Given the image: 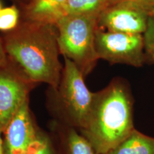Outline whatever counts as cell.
<instances>
[{
	"label": "cell",
	"instance_id": "30bf717a",
	"mask_svg": "<svg viewBox=\"0 0 154 154\" xmlns=\"http://www.w3.org/2000/svg\"><path fill=\"white\" fill-rule=\"evenodd\" d=\"M104 154H154V137L135 128L124 140Z\"/></svg>",
	"mask_w": 154,
	"mask_h": 154
},
{
	"label": "cell",
	"instance_id": "5b68a950",
	"mask_svg": "<svg viewBox=\"0 0 154 154\" xmlns=\"http://www.w3.org/2000/svg\"><path fill=\"white\" fill-rule=\"evenodd\" d=\"M95 49L99 59L107 61L111 64L140 67L146 60L143 34L109 32L97 28Z\"/></svg>",
	"mask_w": 154,
	"mask_h": 154
},
{
	"label": "cell",
	"instance_id": "9c48e42d",
	"mask_svg": "<svg viewBox=\"0 0 154 154\" xmlns=\"http://www.w3.org/2000/svg\"><path fill=\"white\" fill-rule=\"evenodd\" d=\"M51 126L57 134L61 154H97L88 140L75 128L56 120Z\"/></svg>",
	"mask_w": 154,
	"mask_h": 154
},
{
	"label": "cell",
	"instance_id": "3957f363",
	"mask_svg": "<svg viewBox=\"0 0 154 154\" xmlns=\"http://www.w3.org/2000/svg\"><path fill=\"white\" fill-rule=\"evenodd\" d=\"M59 86L49 87L50 108L54 120L80 131L85 124L91 105L93 93L87 88L84 75L66 57Z\"/></svg>",
	"mask_w": 154,
	"mask_h": 154
},
{
	"label": "cell",
	"instance_id": "6da1fadb",
	"mask_svg": "<svg viewBox=\"0 0 154 154\" xmlns=\"http://www.w3.org/2000/svg\"><path fill=\"white\" fill-rule=\"evenodd\" d=\"M0 36L8 61L26 79L57 89L63 66L54 23L21 18L14 29Z\"/></svg>",
	"mask_w": 154,
	"mask_h": 154
},
{
	"label": "cell",
	"instance_id": "e0dca14e",
	"mask_svg": "<svg viewBox=\"0 0 154 154\" xmlns=\"http://www.w3.org/2000/svg\"><path fill=\"white\" fill-rule=\"evenodd\" d=\"M7 61H8V59H7L5 47H4L2 39L1 36H0V66L6 64Z\"/></svg>",
	"mask_w": 154,
	"mask_h": 154
},
{
	"label": "cell",
	"instance_id": "8fae6325",
	"mask_svg": "<svg viewBox=\"0 0 154 154\" xmlns=\"http://www.w3.org/2000/svg\"><path fill=\"white\" fill-rule=\"evenodd\" d=\"M106 6L107 0H66L47 22L69 15L99 14Z\"/></svg>",
	"mask_w": 154,
	"mask_h": 154
},
{
	"label": "cell",
	"instance_id": "ba28073f",
	"mask_svg": "<svg viewBox=\"0 0 154 154\" xmlns=\"http://www.w3.org/2000/svg\"><path fill=\"white\" fill-rule=\"evenodd\" d=\"M39 128L31 113L29 101L15 113L4 131L5 154H26L37 138Z\"/></svg>",
	"mask_w": 154,
	"mask_h": 154
},
{
	"label": "cell",
	"instance_id": "d6986e66",
	"mask_svg": "<svg viewBox=\"0 0 154 154\" xmlns=\"http://www.w3.org/2000/svg\"><path fill=\"white\" fill-rule=\"evenodd\" d=\"M0 134H1V131H0ZM0 154H5L3 147V140L2 139L1 136H0Z\"/></svg>",
	"mask_w": 154,
	"mask_h": 154
},
{
	"label": "cell",
	"instance_id": "9a60e30c",
	"mask_svg": "<svg viewBox=\"0 0 154 154\" xmlns=\"http://www.w3.org/2000/svg\"><path fill=\"white\" fill-rule=\"evenodd\" d=\"M144 34L146 53L151 61L154 62V14L150 17L147 29Z\"/></svg>",
	"mask_w": 154,
	"mask_h": 154
},
{
	"label": "cell",
	"instance_id": "ffe728a7",
	"mask_svg": "<svg viewBox=\"0 0 154 154\" xmlns=\"http://www.w3.org/2000/svg\"><path fill=\"white\" fill-rule=\"evenodd\" d=\"M31 1H32V0H23V3H22V6L26 5V4L29 3V2H31ZM22 6H20V7H22Z\"/></svg>",
	"mask_w": 154,
	"mask_h": 154
},
{
	"label": "cell",
	"instance_id": "44dd1931",
	"mask_svg": "<svg viewBox=\"0 0 154 154\" xmlns=\"http://www.w3.org/2000/svg\"><path fill=\"white\" fill-rule=\"evenodd\" d=\"M2 9V4L1 1H0V11H1Z\"/></svg>",
	"mask_w": 154,
	"mask_h": 154
},
{
	"label": "cell",
	"instance_id": "8992f818",
	"mask_svg": "<svg viewBox=\"0 0 154 154\" xmlns=\"http://www.w3.org/2000/svg\"><path fill=\"white\" fill-rule=\"evenodd\" d=\"M154 8L139 4L122 2L109 5L98 18V29L109 32L143 34Z\"/></svg>",
	"mask_w": 154,
	"mask_h": 154
},
{
	"label": "cell",
	"instance_id": "ac0fdd59",
	"mask_svg": "<svg viewBox=\"0 0 154 154\" xmlns=\"http://www.w3.org/2000/svg\"><path fill=\"white\" fill-rule=\"evenodd\" d=\"M10 1L13 3V5H17L18 7L22 6L23 3V0H10Z\"/></svg>",
	"mask_w": 154,
	"mask_h": 154
},
{
	"label": "cell",
	"instance_id": "4fadbf2b",
	"mask_svg": "<svg viewBox=\"0 0 154 154\" xmlns=\"http://www.w3.org/2000/svg\"><path fill=\"white\" fill-rule=\"evenodd\" d=\"M26 154H61L54 138L39 128L37 138Z\"/></svg>",
	"mask_w": 154,
	"mask_h": 154
},
{
	"label": "cell",
	"instance_id": "5bb4252c",
	"mask_svg": "<svg viewBox=\"0 0 154 154\" xmlns=\"http://www.w3.org/2000/svg\"><path fill=\"white\" fill-rule=\"evenodd\" d=\"M21 19L20 9L17 5L5 7L0 11V32H10L18 26Z\"/></svg>",
	"mask_w": 154,
	"mask_h": 154
},
{
	"label": "cell",
	"instance_id": "7a4b0ae2",
	"mask_svg": "<svg viewBox=\"0 0 154 154\" xmlns=\"http://www.w3.org/2000/svg\"><path fill=\"white\" fill-rule=\"evenodd\" d=\"M135 129L134 99L124 79L115 78L93 93L85 124L80 131L97 154H104Z\"/></svg>",
	"mask_w": 154,
	"mask_h": 154
},
{
	"label": "cell",
	"instance_id": "52a82bcc",
	"mask_svg": "<svg viewBox=\"0 0 154 154\" xmlns=\"http://www.w3.org/2000/svg\"><path fill=\"white\" fill-rule=\"evenodd\" d=\"M36 84L29 82L8 61L0 66V131L4 133L17 111L29 101Z\"/></svg>",
	"mask_w": 154,
	"mask_h": 154
},
{
	"label": "cell",
	"instance_id": "2e32d148",
	"mask_svg": "<svg viewBox=\"0 0 154 154\" xmlns=\"http://www.w3.org/2000/svg\"><path fill=\"white\" fill-rule=\"evenodd\" d=\"M122 2H131L146 6V7H153L154 8V0H107V5Z\"/></svg>",
	"mask_w": 154,
	"mask_h": 154
},
{
	"label": "cell",
	"instance_id": "277c9868",
	"mask_svg": "<svg viewBox=\"0 0 154 154\" xmlns=\"http://www.w3.org/2000/svg\"><path fill=\"white\" fill-rule=\"evenodd\" d=\"M99 14L69 15L53 23L57 29L60 54L71 60L86 77L99 60L95 49V34Z\"/></svg>",
	"mask_w": 154,
	"mask_h": 154
},
{
	"label": "cell",
	"instance_id": "7c38bea8",
	"mask_svg": "<svg viewBox=\"0 0 154 154\" xmlns=\"http://www.w3.org/2000/svg\"><path fill=\"white\" fill-rule=\"evenodd\" d=\"M66 0H32L19 7L21 18L48 21Z\"/></svg>",
	"mask_w": 154,
	"mask_h": 154
}]
</instances>
